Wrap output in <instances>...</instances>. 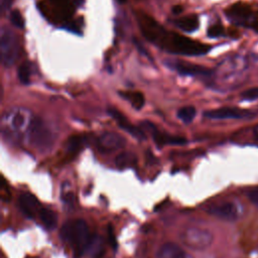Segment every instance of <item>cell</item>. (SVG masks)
I'll return each instance as SVG.
<instances>
[{"label": "cell", "mask_w": 258, "mask_h": 258, "mask_svg": "<svg viewBox=\"0 0 258 258\" xmlns=\"http://www.w3.org/2000/svg\"><path fill=\"white\" fill-rule=\"evenodd\" d=\"M247 197L250 200V202L258 208V186L248 189Z\"/></svg>", "instance_id": "484cf974"}, {"label": "cell", "mask_w": 258, "mask_h": 258, "mask_svg": "<svg viewBox=\"0 0 258 258\" xmlns=\"http://www.w3.org/2000/svg\"><path fill=\"white\" fill-rule=\"evenodd\" d=\"M93 258H99L103 253V241L98 236H92L90 245L87 250Z\"/></svg>", "instance_id": "d6986e66"}, {"label": "cell", "mask_w": 258, "mask_h": 258, "mask_svg": "<svg viewBox=\"0 0 258 258\" xmlns=\"http://www.w3.org/2000/svg\"><path fill=\"white\" fill-rule=\"evenodd\" d=\"M119 2L120 3H124V2H126V0H119Z\"/></svg>", "instance_id": "1f68e13d"}, {"label": "cell", "mask_w": 258, "mask_h": 258, "mask_svg": "<svg viewBox=\"0 0 258 258\" xmlns=\"http://www.w3.org/2000/svg\"><path fill=\"white\" fill-rule=\"evenodd\" d=\"M13 0H0V10L2 13H4L6 10H8L12 4Z\"/></svg>", "instance_id": "83f0119b"}, {"label": "cell", "mask_w": 258, "mask_h": 258, "mask_svg": "<svg viewBox=\"0 0 258 258\" xmlns=\"http://www.w3.org/2000/svg\"><path fill=\"white\" fill-rule=\"evenodd\" d=\"M145 38L158 47L171 52L183 55L206 54L211 46L182 36L178 33L167 31L157 21L153 22L145 32Z\"/></svg>", "instance_id": "6da1fadb"}, {"label": "cell", "mask_w": 258, "mask_h": 258, "mask_svg": "<svg viewBox=\"0 0 258 258\" xmlns=\"http://www.w3.org/2000/svg\"><path fill=\"white\" fill-rule=\"evenodd\" d=\"M227 18L235 25L258 32V5L238 1L225 10Z\"/></svg>", "instance_id": "3957f363"}, {"label": "cell", "mask_w": 258, "mask_h": 258, "mask_svg": "<svg viewBox=\"0 0 258 258\" xmlns=\"http://www.w3.org/2000/svg\"><path fill=\"white\" fill-rule=\"evenodd\" d=\"M119 95L122 96L124 99H126L128 102H130V104L136 110H139L144 106L145 99H144V96L140 92L126 91V92H119Z\"/></svg>", "instance_id": "e0dca14e"}, {"label": "cell", "mask_w": 258, "mask_h": 258, "mask_svg": "<svg viewBox=\"0 0 258 258\" xmlns=\"http://www.w3.org/2000/svg\"><path fill=\"white\" fill-rule=\"evenodd\" d=\"M108 113L112 116V118L115 119V121L117 122V124L119 125V127L121 129H123L124 131H126L127 133L132 135L134 138H136L138 140L146 139L144 130H142V128H140V127L134 126L130 121H128L126 119V117L122 113H120L119 111H117L114 108H109Z\"/></svg>", "instance_id": "8fae6325"}, {"label": "cell", "mask_w": 258, "mask_h": 258, "mask_svg": "<svg viewBox=\"0 0 258 258\" xmlns=\"http://www.w3.org/2000/svg\"><path fill=\"white\" fill-rule=\"evenodd\" d=\"M125 138L114 132H104L96 138L97 148L104 153H109L121 149L125 146Z\"/></svg>", "instance_id": "52a82bcc"}, {"label": "cell", "mask_w": 258, "mask_h": 258, "mask_svg": "<svg viewBox=\"0 0 258 258\" xmlns=\"http://www.w3.org/2000/svg\"><path fill=\"white\" fill-rule=\"evenodd\" d=\"M24 123V116L22 114H15L12 118V125L15 128H21Z\"/></svg>", "instance_id": "4316f807"}, {"label": "cell", "mask_w": 258, "mask_h": 258, "mask_svg": "<svg viewBox=\"0 0 258 258\" xmlns=\"http://www.w3.org/2000/svg\"><path fill=\"white\" fill-rule=\"evenodd\" d=\"M10 21L12 22V24L20 29H22L24 27V19L21 15V13L18 10H13L10 13Z\"/></svg>", "instance_id": "cb8c5ba5"}, {"label": "cell", "mask_w": 258, "mask_h": 258, "mask_svg": "<svg viewBox=\"0 0 258 258\" xmlns=\"http://www.w3.org/2000/svg\"><path fill=\"white\" fill-rule=\"evenodd\" d=\"M174 69L176 72H178L180 75H183V76L208 77L212 74V71L204 66L186 62V61H176L174 63Z\"/></svg>", "instance_id": "4fadbf2b"}, {"label": "cell", "mask_w": 258, "mask_h": 258, "mask_svg": "<svg viewBox=\"0 0 258 258\" xmlns=\"http://www.w3.org/2000/svg\"><path fill=\"white\" fill-rule=\"evenodd\" d=\"M253 115H255L253 112L237 107H223L205 113V116L210 119H244L251 118Z\"/></svg>", "instance_id": "ba28073f"}, {"label": "cell", "mask_w": 258, "mask_h": 258, "mask_svg": "<svg viewBox=\"0 0 258 258\" xmlns=\"http://www.w3.org/2000/svg\"><path fill=\"white\" fill-rule=\"evenodd\" d=\"M156 258H194L174 243H165L157 251Z\"/></svg>", "instance_id": "5bb4252c"}, {"label": "cell", "mask_w": 258, "mask_h": 258, "mask_svg": "<svg viewBox=\"0 0 258 258\" xmlns=\"http://www.w3.org/2000/svg\"><path fill=\"white\" fill-rule=\"evenodd\" d=\"M39 217L43 225L47 229H53L57 224V217L56 214L48 209H41L39 213Z\"/></svg>", "instance_id": "ac0fdd59"}, {"label": "cell", "mask_w": 258, "mask_h": 258, "mask_svg": "<svg viewBox=\"0 0 258 258\" xmlns=\"http://www.w3.org/2000/svg\"><path fill=\"white\" fill-rule=\"evenodd\" d=\"M28 138L30 143L39 150L48 149L53 142V137L50 130L41 120L37 118L31 123Z\"/></svg>", "instance_id": "8992f818"}, {"label": "cell", "mask_w": 258, "mask_h": 258, "mask_svg": "<svg viewBox=\"0 0 258 258\" xmlns=\"http://www.w3.org/2000/svg\"><path fill=\"white\" fill-rule=\"evenodd\" d=\"M134 43H135V46H136V48L139 50V52H140V53H142V54H144V55L148 56V54H147V52H146V49L141 45V43H140L138 40L134 39Z\"/></svg>", "instance_id": "f1b7e54d"}, {"label": "cell", "mask_w": 258, "mask_h": 258, "mask_svg": "<svg viewBox=\"0 0 258 258\" xmlns=\"http://www.w3.org/2000/svg\"><path fill=\"white\" fill-rule=\"evenodd\" d=\"M207 212L210 215L224 221H235L240 215L239 207L231 202L213 205L207 209Z\"/></svg>", "instance_id": "9c48e42d"}, {"label": "cell", "mask_w": 258, "mask_h": 258, "mask_svg": "<svg viewBox=\"0 0 258 258\" xmlns=\"http://www.w3.org/2000/svg\"><path fill=\"white\" fill-rule=\"evenodd\" d=\"M199 18L195 14H190L184 17L179 18L176 21V25L183 31L185 32H194L198 29L199 27Z\"/></svg>", "instance_id": "9a60e30c"}, {"label": "cell", "mask_w": 258, "mask_h": 258, "mask_svg": "<svg viewBox=\"0 0 258 258\" xmlns=\"http://www.w3.org/2000/svg\"><path fill=\"white\" fill-rule=\"evenodd\" d=\"M196 108L192 107V106H185V107H182L178 110L177 112V117L183 122V123H190L195 116H196Z\"/></svg>", "instance_id": "44dd1931"}, {"label": "cell", "mask_w": 258, "mask_h": 258, "mask_svg": "<svg viewBox=\"0 0 258 258\" xmlns=\"http://www.w3.org/2000/svg\"><path fill=\"white\" fill-rule=\"evenodd\" d=\"M18 78L20 82L24 85H27L29 83V78H30V66L28 62H23L22 64L19 66L18 71H17Z\"/></svg>", "instance_id": "7402d4cb"}, {"label": "cell", "mask_w": 258, "mask_h": 258, "mask_svg": "<svg viewBox=\"0 0 258 258\" xmlns=\"http://www.w3.org/2000/svg\"><path fill=\"white\" fill-rule=\"evenodd\" d=\"M141 127L148 130L151 134L152 137L157 144V146H164L166 144L170 145H183L186 143V139L182 136H173V135H166L163 133H160L154 126L149 121H143L141 122Z\"/></svg>", "instance_id": "30bf717a"}, {"label": "cell", "mask_w": 258, "mask_h": 258, "mask_svg": "<svg viewBox=\"0 0 258 258\" xmlns=\"http://www.w3.org/2000/svg\"><path fill=\"white\" fill-rule=\"evenodd\" d=\"M60 237L72 247L76 256H82L87 252L92 239L88 224L80 219L63 224L60 229Z\"/></svg>", "instance_id": "7a4b0ae2"}, {"label": "cell", "mask_w": 258, "mask_h": 258, "mask_svg": "<svg viewBox=\"0 0 258 258\" xmlns=\"http://www.w3.org/2000/svg\"><path fill=\"white\" fill-rule=\"evenodd\" d=\"M86 144V138L84 136L80 135H75L69 138L68 143H67V148L70 152H78L80 151Z\"/></svg>", "instance_id": "ffe728a7"}, {"label": "cell", "mask_w": 258, "mask_h": 258, "mask_svg": "<svg viewBox=\"0 0 258 258\" xmlns=\"http://www.w3.org/2000/svg\"><path fill=\"white\" fill-rule=\"evenodd\" d=\"M0 53L1 61L4 67H11L19 54V43L15 33L7 28L1 29L0 35Z\"/></svg>", "instance_id": "5b68a950"}, {"label": "cell", "mask_w": 258, "mask_h": 258, "mask_svg": "<svg viewBox=\"0 0 258 258\" xmlns=\"http://www.w3.org/2000/svg\"><path fill=\"white\" fill-rule=\"evenodd\" d=\"M181 11H182V7H181V6H179V5H176V6L172 7V12H173L174 14L180 13Z\"/></svg>", "instance_id": "f546056e"}, {"label": "cell", "mask_w": 258, "mask_h": 258, "mask_svg": "<svg viewBox=\"0 0 258 258\" xmlns=\"http://www.w3.org/2000/svg\"><path fill=\"white\" fill-rule=\"evenodd\" d=\"M225 33V28L222 24L220 23H216L213 24L209 27L208 29V36L212 37V38H216V37H220L222 35H224Z\"/></svg>", "instance_id": "603a6c76"}, {"label": "cell", "mask_w": 258, "mask_h": 258, "mask_svg": "<svg viewBox=\"0 0 258 258\" xmlns=\"http://www.w3.org/2000/svg\"><path fill=\"white\" fill-rule=\"evenodd\" d=\"M181 243L187 248L196 251H203L211 246L214 240L212 232L199 227H188L179 236Z\"/></svg>", "instance_id": "277c9868"}, {"label": "cell", "mask_w": 258, "mask_h": 258, "mask_svg": "<svg viewBox=\"0 0 258 258\" xmlns=\"http://www.w3.org/2000/svg\"><path fill=\"white\" fill-rule=\"evenodd\" d=\"M115 163L118 168H128V167H133L137 163V156L133 152H122L120 153L116 159Z\"/></svg>", "instance_id": "2e32d148"}, {"label": "cell", "mask_w": 258, "mask_h": 258, "mask_svg": "<svg viewBox=\"0 0 258 258\" xmlns=\"http://www.w3.org/2000/svg\"><path fill=\"white\" fill-rule=\"evenodd\" d=\"M253 134H254L255 139L258 141V124L253 128Z\"/></svg>", "instance_id": "4dcf8cb0"}, {"label": "cell", "mask_w": 258, "mask_h": 258, "mask_svg": "<svg viewBox=\"0 0 258 258\" xmlns=\"http://www.w3.org/2000/svg\"><path fill=\"white\" fill-rule=\"evenodd\" d=\"M241 98L245 101H255L258 100V87L250 88L246 91H244L241 94Z\"/></svg>", "instance_id": "d4e9b609"}, {"label": "cell", "mask_w": 258, "mask_h": 258, "mask_svg": "<svg viewBox=\"0 0 258 258\" xmlns=\"http://www.w3.org/2000/svg\"><path fill=\"white\" fill-rule=\"evenodd\" d=\"M19 208L22 213L29 219H33L41 211L38 200L30 194H23L20 196Z\"/></svg>", "instance_id": "7c38bea8"}]
</instances>
